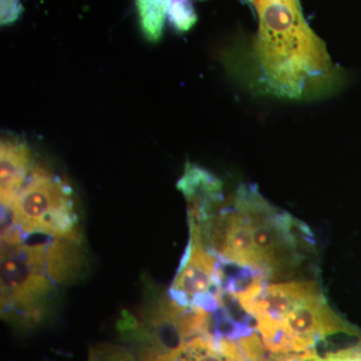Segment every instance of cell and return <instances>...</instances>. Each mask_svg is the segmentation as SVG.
<instances>
[{"label":"cell","instance_id":"5b68a950","mask_svg":"<svg viewBox=\"0 0 361 361\" xmlns=\"http://www.w3.org/2000/svg\"><path fill=\"white\" fill-rule=\"evenodd\" d=\"M221 291L217 256L200 238L190 237L169 296L185 307L212 313L217 310Z\"/></svg>","mask_w":361,"mask_h":361},{"label":"cell","instance_id":"7a4b0ae2","mask_svg":"<svg viewBox=\"0 0 361 361\" xmlns=\"http://www.w3.org/2000/svg\"><path fill=\"white\" fill-rule=\"evenodd\" d=\"M4 225L18 229L23 239L30 235L80 238L73 189L63 178L40 165L33 166L13 208L2 214Z\"/></svg>","mask_w":361,"mask_h":361},{"label":"cell","instance_id":"6da1fadb","mask_svg":"<svg viewBox=\"0 0 361 361\" xmlns=\"http://www.w3.org/2000/svg\"><path fill=\"white\" fill-rule=\"evenodd\" d=\"M253 6L258 18L253 58L262 90L297 101L334 92L341 73L306 20L300 1L255 0Z\"/></svg>","mask_w":361,"mask_h":361},{"label":"cell","instance_id":"277c9868","mask_svg":"<svg viewBox=\"0 0 361 361\" xmlns=\"http://www.w3.org/2000/svg\"><path fill=\"white\" fill-rule=\"evenodd\" d=\"M56 284L35 269L14 244H1L2 317L32 327L44 319Z\"/></svg>","mask_w":361,"mask_h":361},{"label":"cell","instance_id":"8992f818","mask_svg":"<svg viewBox=\"0 0 361 361\" xmlns=\"http://www.w3.org/2000/svg\"><path fill=\"white\" fill-rule=\"evenodd\" d=\"M178 188L187 201L190 228L204 229L225 205L222 182L194 164H186Z\"/></svg>","mask_w":361,"mask_h":361},{"label":"cell","instance_id":"7c38bea8","mask_svg":"<svg viewBox=\"0 0 361 361\" xmlns=\"http://www.w3.org/2000/svg\"><path fill=\"white\" fill-rule=\"evenodd\" d=\"M244 1L249 2V4H253L255 0H244Z\"/></svg>","mask_w":361,"mask_h":361},{"label":"cell","instance_id":"8fae6325","mask_svg":"<svg viewBox=\"0 0 361 361\" xmlns=\"http://www.w3.org/2000/svg\"><path fill=\"white\" fill-rule=\"evenodd\" d=\"M0 21L2 25H11L18 20L21 13L20 0H0Z\"/></svg>","mask_w":361,"mask_h":361},{"label":"cell","instance_id":"3957f363","mask_svg":"<svg viewBox=\"0 0 361 361\" xmlns=\"http://www.w3.org/2000/svg\"><path fill=\"white\" fill-rule=\"evenodd\" d=\"M234 204L250 223L261 270L274 274L299 264L298 234L304 226L295 218L280 212L253 186H241Z\"/></svg>","mask_w":361,"mask_h":361},{"label":"cell","instance_id":"52a82bcc","mask_svg":"<svg viewBox=\"0 0 361 361\" xmlns=\"http://www.w3.org/2000/svg\"><path fill=\"white\" fill-rule=\"evenodd\" d=\"M32 153L25 142L6 137L0 145V197L2 214L8 213L32 171Z\"/></svg>","mask_w":361,"mask_h":361},{"label":"cell","instance_id":"30bf717a","mask_svg":"<svg viewBox=\"0 0 361 361\" xmlns=\"http://www.w3.org/2000/svg\"><path fill=\"white\" fill-rule=\"evenodd\" d=\"M168 18L177 32H186L197 23V14L192 0H170Z\"/></svg>","mask_w":361,"mask_h":361},{"label":"cell","instance_id":"ba28073f","mask_svg":"<svg viewBox=\"0 0 361 361\" xmlns=\"http://www.w3.org/2000/svg\"><path fill=\"white\" fill-rule=\"evenodd\" d=\"M170 0H135L142 35L149 42H157L163 35Z\"/></svg>","mask_w":361,"mask_h":361},{"label":"cell","instance_id":"9c48e42d","mask_svg":"<svg viewBox=\"0 0 361 361\" xmlns=\"http://www.w3.org/2000/svg\"><path fill=\"white\" fill-rule=\"evenodd\" d=\"M170 361H233L220 350L209 336L193 337L184 344Z\"/></svg>","mask_w":361,"mask_h":361}]
</instances>
